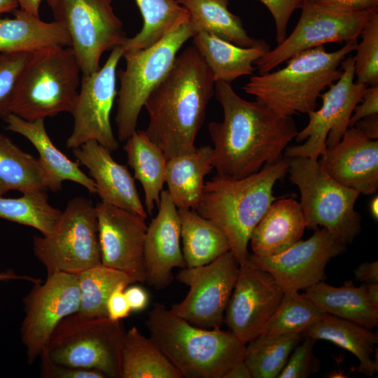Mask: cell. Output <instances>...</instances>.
Returning a JSON list of instances; mask_svg holds the SVG:
<instances>
[{
  "instance_id": "21",
  "label": "cell",
  "mask_w": 378,
  "mask_h": 378,
  "mask_svg": "<svg viewBox=\"0 0 378 378\" xmlns=\"http://www.w3.org/2000/svg\"><path fill=\"white\" fill-rule=\"evenodd\" d=\"M158 211L147 227L144 258L146 281L157 290L168 286L173 280L172 271L184 268L181 241V223L178 209L167 190H162Z\"/></svg>"
},
{
  "instance_id": "10",
  "label": "cell",
  "mask_w": 378,
  "mask_h": 378,
  "mask_svg": "<svg viewBox=\"0 0 378 378\" xmlns=\"http://www.w3.org/2000/svg\"><path fill=\"white\" fill-rule=\"evenodd\" d=\"M34 253L48 274H78L102 264L95 205L85 197L69 201L52 231L34 236Z\"/></svg>"
},
{
  "instance_id": "18",
  "label": "cell",
  "mask_w": 378,
  "mask_h": 378,
  "mask_svg": "<svg viewBox=\"0 0 378 378\" xmlns=\"http://www.w3.org/2000/svg\"><path fill=\"white\" fill-rule=\"evenodd\" d=\"M345 246L323 227L280 253L267 257L248 254V259L270 274L284 292L299 291L325 281L326 265Z\"/></svg>"
},
{
  "instance_id": "5",
  "label": "cell",
  "mask_w": 378,
  "mask_h": 378,
  "mask_svg": "<svg viewBox=\"0 0 378 378\" xmlns=\"http://www.w3.org/2000/svg\"><path fill=\"white\" fill-rule=\"evenodd\" d=\"M357 44L351 40L333 52L323 45L301 52L282 69L251 76L243 90L280 115L308 114L315 110L322 92L340 78V65Z\"/></svg>"
},
{
  "instance_id": "56",
  "label": "cell",
  "mask_w": 378,
  "mask_h": 378,
  "mask_svg": "<svg viewBox=\"0 0 378 378\" xmlns=\"http://www.w3.org/2000/svg\"><path fill=\"white\" fill-rule=\"evenodd\" d=\"M370 211L372 216L377 220L378 219V197L374 196L370 203Z\"/></svg>"
},
{
  "instance_id": "2",
  "label": "cell",
  "mask_w": 378,
  "mask_h": 378,
  "mask_svg": "<svg viewBox=\"0 0 378 378\" xmlns=\"http://www.w3.org/2000/svg\"><path fill=\"white\" fill-rule=\"evenodd\" d=\"M213 74L195 46L176 56L165 78L151 92L144 107V132L167 160L194 151L206 107L214 96Z\"/></svg>"
},
{
  "instance_id": "41",
  "label": "cell",
  "mask_w": 378,
  "mask_h": 378,
  "mask_svg": "<svg viewBox=\"0 0 378 378\" xmlns=\"http://www.w3.org/2000/svg\"><path fill=\"white\" fill-rule=\"evenodd\" d=\"M31 53L0 52V116L10 113L15 88Z\"/></svg>"
},
{
  "instance_id": "9",
  "label": "cell",
  "mask_w": 378,
  "mask_h": 378,
  "mask_svg": "<svg viewBox=\"0 0 378 378\" xmlns=\"http://www.w3.org/2000/svg\"><path fill=\"white\" fill-rule=\"evenodd\" d=\"M194 35L188 22L148 48L124 50L125 67L117 73L120 89L115 123L120 141H126L136 130L148 97L169 72L180 48Z\"/></svg>"
},
{
  "instance_id": "4",
  "label": "cell",
  "mask_w": 378,
  "mask_h": 378,
  "mask_svg": "<svg viewBox=\"0 0 378 378\" xmlns=\"http://www.w3.org/2000/svg\"><path fill=\"white\" fill-rule=\"evenodd\" d=\"M150 339L187 378H224L244 360L246 344L230 330L192 325L164 304L155 303L146 320Z\"/></svg>"
},
{
  "instance_id": "34",
  "label": "cell",
  "mask_w": 378,
  "mask_h": 378,
  "mask_svg": "<svg viewBox=\"0 0 378 378\" xmlns=\"http://www.w3.org/2000/svg\"><path fill=\"white\" fill-rule=\"evenodd\" d=\"M156 344L136 327L125 335L121 378H182Z\"/></svg>"
},
{
  "instance_id": "13",
  "label": "cell",
  "mask_w": 378,
  "mask_h": 378,
  "mask_svg": "<svg viewBox=\"0 0 378 378\" xmlns=\"http://www.w3.org/2000/svg\"><path fill=\"white\" fill-rule=\"evenodd\" d=\"M291 34L255 62L258 74L273 71L295 55L328 43L357 40L378 8L358 12H338L306 1Z\"/></svg>"
},
{
  "instance_id": "8",
  "label": "cell",
  "mask_w": 378,
  "mask_h": 378,
  "mask_svg": "<svg viewBox=\"0 0 378 378\" xmlns=\"http://www.w3.org/2000/svg\"><path fill=\"white\" fill-rule=\"evenodd\" d=\"M288 172L300 192L306 227L321 226L340 243L352 242L361 230V218L354 209L360 192L336 181L309 158H290Z\"/></svg>"
},
{
  "instance_id": "35",
  "label": "cell",
  "mask_w": 378,
  "mask_h": 378,
  "mask_svg": "<svg viewBox=\"0 0 378 378\" xmlns=\"http://www.w3.org/2000/svg\"><path fill=\"white\" fill-rule=\"evenodd\" d=\"M143 18V27L121 46L124 50L145 49L181 25L189 22L188 10L177 0H135Z\"/></svg>"
},
{
  "instance_id": "14",
  "label": "cell",
  "mask_w": 378,
  "mask_h": 378,
  "mask_svg": "<svg viewBox=\"0 0 378 378\" xmlns=\"http://www.w3.org/2000/svg\"><path fill=\"white\" fill-rule=\"evenodd\" d=\"M239 264L231 251L209 264L182 268L176 279L188 287L185 298L171 311L195 326L220 328Z\"/></svg>"
},
{
  "instance_id": "7",
  "label": "cell",
  "mask_w": 378,
  "mask_h": 378,
  "mask_svg": "<svg viewBox=\"0 0 378 378\" xmlns=\"http://www.w3.org/2000/svg\"><path fill=\"white\" fill-rule=\"evenodd\" d=\"M125 332L120 321L76 312L57 324L45 350L56 363L94 369L106 377L121 378Z\"/></svg>"
},
{
  "instance_id": "52",
  "label": "cell",
  "mask_w": 378,
  "mask_h": 378,
  "mask_svg": "<svg viewBox=\"0 0 378 378\" xmlns=\"http://www.w3.org/2000/svg\"><path fill=\"white\" fill-rule=\"evenodd\" d=\"M20 9L35 16L39 17V8L41 0H16Z\"/></svg>"
},
{
  "instance_id": "51",
  "label": "cell",
  "mask_w": 378,
  "mask_h": 378,
  "mask_svg": "<svg viewBox=\"0 0 378 378\" xmlns=\"http://www.w3.org/2000/svg\"><path fill=\"white\" fill-rule=\"evenodd\" d=\"M224 378H251L248 369L244 360L232 367L224 376Z\"/></svg>"
},
{
  "instance_id": "39",
  "label": "cell",
  "mask_w": 378,
  "mask_h": 378,
  "mask_svg": "<svg viewBox=\"0 0 378 378\" xmlns=\"http://www.w3.org/2000/svg\"><path fill=\"white\" fill-rule=\"evenodd\" d=\"M323 314V312L303 293L286 291L260 335L267 337L303 335Z\"/></svg>"
},
{
  "instance_id": "49",
  "label": "cell",
  "mask_w": 378,
  "mask_h": 378,
  "mask_svg": "<svg viewBox=\"0 0 378 378\" xmlns=\"http://www.w3.org/2000/svg\"><path fill=\"white\" fill-rule=\"evenodd\" d=\"M355 279L364 284L378 283V262H365L354 271Z\"/></svg>"
},
{
  "instance_id": "1",
  "label": "cell",
  "mask_w": 378,
  "mask_h": 378,
  "mask_svg": "<svg viewBox=\"0 0 378 378\" xmlns=\"http://www.w3.org/2000/svg\"><path fill=\"white\" fill-rule=\"evenodd\" d=\"M214 95L223 111L221 122L209 124L217 174L241 178L281 158L298 133L292 117L276 113L264 103L247 101L231 83H215Z\"/></svg>"
},
{
  "instance_id": "19",
  "label": "cell",
  "mask_w": 378,
  "mask_h": 378,
  "mask_svg": "<svg viewBox=\"0 0 378 378\" xmlns=\"http://www.w3.org/2000/svg\"><path fill=\"white\" fill-rule=\"evenodd\" d=\"M95 209L102 264L124 272L135 282H146V218L103 202Z\"/></svg>"
},
{
  "instance_id": "22",
  "label": "cell",
  "mask_w": 378,
  "mask_h": 378,
  "mask_svg": "<svg viewBox=\"0 0 378 378\" xmlns=\"http://www.w3.org/2000/svg\"><path fill=\"white\" fill-rule=\"evenodd\" d=\"M78 161L85 166L102 202L138 214H147L139 197L134 178L127 168L115 162L111 151L91 140L73 149Z\"/></svg>"
},
{
  "instance_id": "32",
  "label": "cell",
  "mask_w": 378,
  "mask_h": 378,
  "mask_svg": "<svg viewBox=\"0 0 378 378\" xmlns=\"http://www.w3.org/2000/svg\"><path fill=\"white\" fill-rule=\"evenodd\" d=\"M230 0H177L189 13L195 34L205 32L236 46L249 48L263 41L251 38L241 19L228 8Z\"/></svg>"
},
{
  "instance_id": "24",
  "label": "cell",
  "mask_w": 378,
  "mask_h": 378,
  "mask_svg": "<svg viewBox=\"0 0 378 378\" xmlns=\"http://www.w3.org/2000/svg\"><path fill=\"white\" fill-rule=\"evenodd\" d=\"M305 227L300 202L293 198L274 201L251 233L252 254L267 257L280 253L301 239Z\"/></svg>"
},
{
  "instance_id": "17",
  "label": "cell",
  "mask_w": 378,
  "mask_h": 378,
  "mask_svg": "<svg viewBox=\"0 0 378 378\" xmlns=\"http://www.w3.org/2000/svg\"><path fill=\"white\" fill-rule=\"evenodd\" d=\"M284 290L267 272L248 258L239 265L224 323L243 343L259 336L279 305Z\"/></svg>"
},
{
  "instance_id": "57",
  "label": "cell",
  "mask_w": 378,
  "mask_h": 378,
  "mask_svg": "<svg viewBox=\"0 0 378 378\" xmlns=\"http://www.w3.org/2000/svg\"><path fill=\"white\" fill-rule=\"evenodd\" d=\"M309 2L315 3L317 0H306Z\"/></svg>"
},
{
  "instance_id": "15",
  "label": "cell",
  "mask_w": 378,
  "mask_h": 378,
  "mask_svg": "<svg viewBox=\"0 0 378 378\" xmlns=\"http://www.w3.org/2000/svg\"><path fill=\"white\" fill-rule=\"evenodd\" d=\"M123 52L121 46L115 47L103 66L81 75L80 88L71 112L74 127L66 140L67 148L74 149L94 140L111 152L118 148L110 116L118 93L116 69Z\"/></svg>"
},
{
  "instance_id": "33",
  "label": "cell",
  "mask_w": 378,
  "mask_h": 378,
  "mask_svg": "<svg viewBox=\"0 0 378 378\" xmlns=\"http://www.w3.org/2000/svg\"><path fill=\"white\" fill-rule=\"evenodd\" d=\"M48 190L49 181L38 159L0 133V196L10 190Z\"/></svg>"
},
{
  "instance_id": "29",
  "label": "cell",
  "mask_w": 378,
  "mask_h": 378,
  "mask_svg": "<svg viewBox=\"0 0 378 378\" xmlns=\"http://www.w3.org/2000/svg\"><path fill=\"white\" fill-rule=\"evenodd\" d=\"M303 294L323 313L370 330L378 325V308L368 300L365 284L355 286L352 281H346L335 287L321 281L306 288Z\"/></svg>"
},
{
  "instance_id": "46",
  "label": "cell",
  "mask_w": 378,
  "mask_h": 378,
  "mask_svg": "<svg viewBox=\"0 0 378 378\" xmlns=\"http://www.w3.org/2000/svg\"><path fill=\"white\" fill-rule=\"evenodd\" d=\"M349 120V128L354 127L360 120L378 114V85L365 89L362 100L355 106Z\"/></svg>"
},
{
  "instance_id": "12",
  "label": "cell",
  "mask_w": 378,
  "mask_h": 378,
  "mask_svg": "<svg viewBox=\"0 0 378 378\" xmlns=\"http://www.w3.org/2000/svg\"><path fill=\"white\" fill-rule=\"evenodd\" d=\"M342 74L335 83L321 93L322 106L308 113L309 122L298 132L297 142L303 144L287 146L285 157L309 158L317 160L327 149L340 142L349 128L355 106L362 100L368 85L354 82V57H345L342 62Z\"/></svg>"
},
{
  "instance_id": "54",
  "label": "cell",
  "mask_w": 378,
  "mask_h": 378,
  "mask_svg": "<svg viewBox=\"0 0 378 378\" xmlns=\"http://www.w3.org/2000/svg\"><path fill=\"white\" fill-rule=\"evenodd\" d=\"M366 294L370 302L378 308V283L365 284Z\"/></svg>"
},
{
  "instance_id": "42",
  "label": "cell",
  "mask_w": 378,
  "mask_h": 378,
  "mask_svg": "<svg viewBox=\"0 0 378 378\" xmlns=\"http://www.w3.org/2000/svg\"><path fill=\"white\" fill-rule=\"evenodd\" d=\"M304 340L292 351L278 378H307L318 370V360L314 354L315 340L303 336Z\"/></svg>"
},
{
  "instance_id": "48",
  "label": "cell",
  "mask_w": 378,
  "mask_h": 378,
  "mask_svg": "<svg viewBox=\"0 0 378 378\" xmlns=\"http://www.w3.org/2000/svg\"><path fill=\"white\" fill-rule=\"evenodd\" d=\"M124 292L131 311L139 312L147 307L148 295L141 287L131 286L125 288Z\"/></svg>"
},
{
  "instance_id": "45",
  "label": "cell",
  "mask_w": 378,
  "mask_h": 378,
  "mask_svg": "<svg viewBox=\"0 0 378 378\" xmlns=\"http://www.w3.org/2000/svg\"><path fill=\"white\" fill-rule=\"evenodd\" d=\"M128 286L125 283L118 284L108 298L106 313L112 321H120L130 314L131 309L124 292Z\"/></svg>"
},
{
  "instance_id": "55",
  "label": "cell",
  "mask_w": 378,
  "mask_h": 378,
  "mask_svg": "<svg viewBox=\"0 0 378 378\" xmlns=\"http://www.w3.org/2000/svg\"><path fill=\"white\" fill-rule=\"evenodd\" d=\"M19 6L16 0H0V18L6 13H13Z\"/></svg>"
},
{
  "instance_id": "26",
  "label": "cell",
  "mask_w": 378,
  "mask_h": 378,
  "mask_svg": "<svg viewBox=\"0 0 378 378\" xmlns=\"http://www.w3.org/2000/svg\"><path fill=\"white\" fill-rule=\"evenodd\" d=\"M192 38L193 46L210 68L215 82L232 83L241 76L251 75L256 69L255 62L270 50L264 41L244 48L205 32Z\"/></svg>"
},
{
  "instance_id": "11",
  "label": "cell",
  "mask_w": 378,
  "mask_h": 378,
  "mask_svg": "<svg viewBox=\"0 0 378 378\" xmlns=\"http://www.w3.org/2000/svg\"><path fill=\"white\" fill-rule=\"evenodd\" d=\"M55 20L68 31L81 73L100 68L102 54L122 46L127 38L112 0H46Z\"/></svg>"
},
{
  "instance_id": "38",
  "label": "cell",
  "mask_w": 378,
  "mask_h": 378,
  "mask_svg": "<svg viewBox=\"0 0 378 378\" xmlns=\"http://www.w3.org/2000/svg\"><path fill=\"white\" fill-rule=\"evenodd\" d=\"M80 293L78 313L90 317L107 316L106 302L120 284L131 285L135 281L124 272L102 264L77 274Z\"/></svg>"
},
{
  "instance_id": "43",
  "label": "cell",
  "mask_w": 378,
  "mask_h": 378,
  "mask_svg": "<svg viewBox=\"0 0 378 378\" xmlns=\"http://www.w3.org/2000/svg\"><path fill=\"white\" fill-rule=\"evenodd\" d=\"M271 13L276 29L278 44L286 37L287 27L293 13L301 9L306 0H259Z\"/></svg>"
},
{
  "instance_id": "31",
  "label": "cell",
  "mask_w": 378,
  "mask_h": 378,
  "mask_svg": "<svg viewBox=\"0 0 378 378\" xmlns=\"http://www.w3.org/2000/svg\"><path fill=\"white\" fill-rule=\"evenodd\" d=\"M123 149L127 164L134 171L145 195V206L151 214L158 206L165 183L167 159L163 151L146 135L144 130H136L126 141Z\"/></svg>"
},
{
  "instance_id": "30",
  "label": "cell",
  "mask_w": 378,
  "mask_h": 378,
  "mask_svg": "<svg viewBox=\"0 0 378 378\" xmlns=\"http://www.w3.org/2000/svg\"><path fill=\"white\" fill-rule=\"evenodd\" d=\"M186 267L204 265L230 251L228 239L212 220L196 210L178 209Z\"/></svg>"
},
{
  "instance_id": "37",
  "label": "cell",
  "mask_w": 378,
  "mask_h": 378,
  "mask_svg": "<svg viewBox=\"0 0 378 378\" xmlns=\"http://www.w3.org/2000/svg\"><path fill=\"white\" fill-rule=\"evenodd\" d=\"M62 211L49 204L44 190L24 192L18 198L0 196V218L32 227L43 236L52 231Z\"/></svg>"
},
{
  "instance_id": "44",
  "label": "cell",
  "mask_w": 378,
  "mask_h": 378,
  "mask_svg": "<svg viewBox=\"0 0 378 378\" xmlns=\"http://www.w3.org/2000/svg\"><path fill=\"white\" fill-rule=\"evenodd\" d=\"M40 375L43 378H106L94 369L75 368L58 364L50 360L45 349L41 354Z\"/></svg>"
},
{
  "instance_id": "36",
  "label": "cell",
  "mask_w": 378,
  "mask_h": 378,
  "mask_svg": "<svg viewBox=\"0 0 378 378\" xmlns=\"http://www.w3.org/2000/svg\"><path fill=\"white\" fill-rule=\"evenodd\" d=\"M302 338V334L275 337L260 335L247 343L244 363L251 378L278 377L292 351Z\"/></svg>"
},
{
  "instance_id": "50",
  "label": "cell",
  "mask_w": 378,
  "mask_h": 378,
  "mask_svg": "<svg viewBox=\"0 0 378 378\" xmlns=\"http://www.w3.org/2000/svg\"><path fill=\"white\" fill-rule=\"evenodd\" d=\"M354 127L358 128L372 140L378 139V114H374L360 120Z\"/></svg>"
},
{
  "instance_id": "47",
  "label": "cell",
  "mask_w": 378,
  "mask_h": 378,
  "mask_svg": "<svg viewBox=\"0 0 378 378\" xmlns=\"http://www.w3.org/2000/svg\"><path fill=\"white\" fill-rule=\"evenodd\" d=\"M315 3L332 10L346 13L378 8V0H317Z\"/></svg>"
},
{
  "instance_id": "53",
  "label": "cell",
  "mask_w": 378,
  "mask_h": 378,
  "mask_svg": "<svg viewBox=\"0 0 378 378\" xmlns=\"http://www.w3.org/2000/svg\"><path fill=\"white\" fill-rule=\"evenodd\" d=\"M11 279L25 280V281H31L33 284L42 282V281L39 279H36V278L28 276L18 275L15 274L11 270H9L6 272H0V281H8V280H11Z\"/></svg>"
},
{
  "instance_id": "23",
  "label": "cell",
  "mask_w": 378,
  "mask_h": 378,
  "mask_svg": "<svg viewBox=\"0 0 378 378\" xmlns=\"http://www.w3.org/2000/svg\"><path fill=\"white\" fill-rule=\"evenodd\" d=\"M4 119L7 130L25 137L38 151V159L48 176L50 190L59 191L64 181H71L85 188L91 194H97L93 179L83 172L78 162L69 159L52 142L44 120L29 121L13 113H8Z\"/></svg>"
},
{
  "instance_id": "25",
  "label": "cell",
  "mask_w": 378,
  "mask_h": 378,
  "mask_svg": "<svg viewBox=\"0 0 378 378\" xmlns=\"http://www.w3.org/2000/svg\"><path fill=\"white\" fill-rule=\"evenodd\" d=\"M14 18H0V52L33 53L52 47H71L69 34L55 20L43 21L22 9Z\"/></svg>"
},
{
  "instance_id": "3",
  "label": "cell",
  "mask_w": 378,
  "mask_h": 378,
  "mask_svg": "<svg viewBox=\"0 0 378 378\" xmlns=\"http://www.w3.org/2000/svg\"><path fill=\"white\" fill-rule=\"evenodd\" d=\"M289 162L290 158L282 157L248 176L217 174L204 183L196 211L224 232L239 265L247 260L251 233L276 200L273 188L287 174Z\"/></svg>"
},
{
  "instance_id": "28",
  "label": "cell",
  "mask_w": 378,
  "mask_h": 378,
  "mask_svg": "<svg viewBox=\"0 0 378 378\" xmlns=\"http://www.w3.org/2000/svg\"><path fill=\"white\" fill-rule=\"evenodd\" d=\"M315 340H326L347 350L359 360L358 372L372 377L378 371L377 360L372 358L378 335L370 329L323 313L303 333Z\"/></svg>"
},
{
  "instance_id": "20",
  "label": "cell",
  "mask_w": 378,
  "mask_h": 378,
  "mask_svg": "<svg viewBox=\"0 0 378 378\" xmlns=\"http://www.w3.org/2000/svg\"><path fill=\"white\" fill-rule=\"evenodd\" d=\"M320 166L340 184L365 195L378 189V141L358 128L347 129L338 144L327 147L317 160Z\"/></svg>"
},
{
  "instance_id": "27",
  "label": "cell",
  "mask_w": 378,
  "mask_h": 378,
  "mask_svg": "<svg viewBox=\"0 0 378 378\" xmlns=\"http://www.w3.org/2000/svg\"><path fill=\"white\" fill-rule=\"evenodd\" d=\"M213 148L204 146L167 160L165 182L177 209L196 210L202 198L204 177L214 169Z\"/></svg>"
},
{
  "instance_id": "40",
  "label": "cell",
  "mask_w": 378,
  "mask_h": 378,
  "mask_svg": "<svg viewBox=\"0 0 378 378\" xmlns=\"http://www.w3.org/2000/svg\"><path fill=\"white\" fill-rule=\"evenodd\" d=\"M354 57L357 82L368 86L378 85V14L365 25L360 35Z\"/></svg>"
},
{
  "instance_id": "16",
  "label": "cell",
  "mask_w": 378,
  "mask_h": 378,
  "mask_svg": "<svg viewBox=\"0 0 378 378\" xmlns=\"http://www.w3.org/2000/svg\"><path fill=\"white\" fill-rule=\"evenodd\" d=\"M24 298L25 316L21 327L22 340L31 365L46 347L57 324L78 312L80 293L76 274L54 272L43 283L34 284Z\"/></svg>"
},
{
  "instance_id": "6",
  "label": "cell",
  "mask_w": 378,
  "mask_h": 378,
  "mask_svg": "<svg viewBox=\"0 0 378 378\" xmlns=\"http://www.w3.org/2000/svg\"><path fill=\"white\" fill-rule=\"evenodd\" d=\"M80 74L71 47H52L31 53L15 88L10 113L34 121L71 113Z\"/></svg>"
}]
</instances>
